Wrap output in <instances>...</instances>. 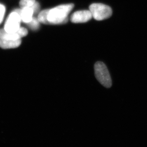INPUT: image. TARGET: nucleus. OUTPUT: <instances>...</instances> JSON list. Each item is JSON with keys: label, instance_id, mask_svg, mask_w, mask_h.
Listing matches in <instances>:
<instances>
[{"label": "nucleus", "instance_id": "1", "mask_svg": "<svg viewBox=\"0 0 147 147\" xmlns=\"http://www.w3.org/2000/svg\"><path fill=\"white\" fill-rule=\"evenodd\" d=\"M74 4H62L49 9L48 14V24H65L68 21V15L74 8Z\"/></svg>", "mask_w": 147, "mask_h": 147}, {"label": "nucleus", "instance_id": "2", "mask_svg": "<svg viewBox=\"0 0 147 147\" xmlns=\"http://www.w3.org/2000/svg\"><path fill=\"white\" fill-rule=\"evenodd\" d=\"M89 10L92 18L97 21H101L110 18L113 14L111 8L105 4L95 3L91 4Z\"/></svg>", "mask_w": 147, "mask_h": 147}, {"label": "nucleus", "instance_id": "3", "mask_svg": "<svg viewBox=\"0 0 147 147\" xmlns=\"http://www.w3.org/2000/svg\"><path fill=\"white\" fill-rule=\"evenodd\" d=\"M95 76L98 82L106 88H109L112 85L111 78L107 67L103 63L97 62L94 66Z\"/></svg>", "mask_w": 147, "mask_h": 147}, {"label": "nucleus", "instance_id": "4", "mask_svg": "<svg viewBox=\"0 0 147 147\" xmlns=\"http://www.w3.org/2000/svg\"><path fill=\"white\" fill-rule=\"evenodd\" d=\"M20 9L16 10L9 15L4 25V30L10 33H15L20 28L21 20Z\"/></svg>", "mask_w": 147, "mask_h": 147}, {"label": "nucleus", "instance_id": "5", "mask_svg": "<svg viewBox=\"0 0 147 147\" xmlns=\"http://www.w3.org/2000/svg\"><path fill=\"white\" fill-rule=\"evenodd\" d=\"M92 14L90 10H82L74 13L71 17V21L74 23H84L92 19Z\"/></svg>", "mask_w": 147, "mask_h": 147}, {"label": "nucleus", "instance_id": "6", "mask_svg": "<svg viewBox=\"0 0 147 147\" xmlns=\"http://www.w3.org/2000/svg\"><path fill=\"white\" fill-rule=\"evenodd\" d=\"M20 14L21 20L24 23L28 24L32 20L34 12L32 7H25L20 9Z\"/></svg>", "mask_w": 147, "mask_h": 147}, {"label": "nucleus", "instance_id": "7", "mask_svg": "<svg viewBox=\"0 0 147 147\" xmlns=\"http://www.w3.org/2000/svg\"><path fill=\"white\" fill-rule=\"evenodd\" d=\"M21 44V39L5 40L0 39V47L3 49L16 48Z\"/></svg>", "mask_w": 147, "mask_h": 147}, {"label": "nucleus", "instance_id": "8", "mask_svg": "<svg viewBox=\"0 0 147 147\" xmlns=\"http://www.w3.org/2000/svg\"><path fill=\"white\" fill-rule=\"evenodd\" d=\"M0 39L5 40H17L21 39L17 33H10L6 32L4 29L0 30Z\"/></svg>", "mask_w": 147, "mask_h": 147}, {"label": "nucleus", "instance_id": "9", "mask_svg": "<svg viewBox=\"0 0 147 147\" xmlns=\"http://www.w3.org/2000/svg\"><path fill=\"white\" fill-rule=\"evenodd\" d=\"M49 10V9L44 10L39 13L38 16V20L39 21V22H42L44 24H48L47 16Z\"/></svg>", "mask_w": 147, "mask_h": 147}, {"label": "nucleus", "instance_id": "10", "mask_svg": "<svg viewBox=\"0 0 147 147\" xmlns=\"http://www.w3.org/2000/svg\"><path fill=\"white\" fill-rule=\"evenodd\" d=\"M28 27L32 30H37L40 27V22L38 19L33 17L32 20L27 24Z\"/></svg>", "mask_w": 147, "mask_h": 147}, {"label": "nucleus", "instance_id": "11", "mask_svg": "<svg viewBox=\"0 0 147 147\" xmlns=\"http://www.w3.org/2000/svg\"><path fill=\"white\" fill-rule=\"evenodd\" d=\"M36 2L35 0H21L20 1V6L21 8L25 7H32Z\"/></svg>", "mask_w": 147, "mask_h": 147}, {"label": "nucleus", "instance_id": "12", "mask_svg": "<svg viewBox=\"0 0 147 147\" xmlns=\"http://www.w3.org/2000/svg\"><path fill=\"white\" fill-rule=\"evenodd\" d=\"M20 38L24 37V36H26L28 34V30L26 28L24 27H21L19 28L18 31L17 32Z\"/></svg>", "mask_w": 147, "mask_h": 147}, {"label": "nucleus", "instance_id": "13", "mask_svg": "<svg viewBox=\"0 0 147 147\" xmlns=\"http://www.w3.org/2000/svg\"><path fill=\"white\" fill-rule=\"evenodd\" d=\"M5 13V8L4 5L0 4V24H1L3 19Z\"/></svg>", "mask_w": 147, "mask_h": 147}, {"label": "nucleus", "instance_id": "14", "mask_svg": "<svg viewBox=\"0 0 147 147\" xmlns=\"http://www.w3.org/2000/svg\"><path fill=\"white\" fill-rule=\"evenodd\" d=\"M32 8L33 9L34 14H37L39 12V10L40 9V6L39 3H37V2H35V3L33 4V5L32 6Z\"/></svg>", "mask_w": 147, "mask_h": 147}]
</instances>
